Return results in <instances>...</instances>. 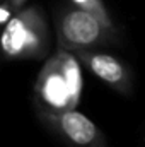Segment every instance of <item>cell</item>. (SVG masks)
<instances>
[{
    "label": "cell",
    "mask_w": 145,
    "mask_h": 147,
    "mask_svg": "<svg viewBox=\"0 0 145 147\" xmlns=\"http://www.w3.org/2000/svg\"><path fill=\"white\" fill-rule=\"evenodd\" d=\"M79 58L60 48L41 69L34 84V106L41 111L60 113L75 110L82 94Z\"/></svg>",
    "instance_id": "obj_1"
},
{
    "label": "cell",
    "mask_w": 145,
    "mask_h": 147,
    "mask_svg": "<svg viewBox=\"0 0 145 147\" xmlns=\"http://www.w3.org/2000/svg\"><path fill=\"white\" fill-rule=\"evenodd\" d=\"M50 39L44 12L28 5L9 17L0 33V50L7 60H41L50 51Z\"/></svg>",
    "instance_id": "obj_2"
},
{
    "label": "cell",
    "mask_w": 145,
    "mask_h": 147,
    "mask_svg": "<svg viewBox=\"0 0 145 147\" xmlns=\"http://www.w3.org/2000/svg\"><path fill=\"white\" fill-rule=\"evenodd\" d=\"M116 31L84 7H65L56 17V38L63 50H92L114 41Z\"/></svg>",
    "instance_id": "obj_3"
},
{
    "label": "cell",
    "mask_w": 145,
    "mask_h": 147,
    "mask_svg": "<svg viewBox=\"0 0 145 147\" xmlns=\"http://www.w3.org/2000/svg\"><path fill=\"white\" fill-rule=\"evenodd\" d=\"M36 111L39 120L70 147H108L101 128L91 118L77 110H67L60 113Z\"/></svg>",
    "instance_id": "obj_4"
},
{
    "label": "cell",
    "mask_w": 145,
    "mask_h": 147,
    "mask_svg": "<svg viewBox=\"0 0 145 147\" xmlns=\"http://www.w3.org/2000/svg\"><path fill=\"white\" fill-rule=\"evenodd\" d=\"M72 53L79 58L80 63H84L97 79H101L104 84H108L111 89L118 91L119 94H130L132 92V89H133L132 72L116 57H113L109 53L97 51L96 48L77 50Z\"/></svg>",
    "instance_id": "obj_5"
},
{
    "label": "cell",
    "mask_w": 145,
    "mask_h": 147,
    "mask_svg": "<svg viewBox=\"0 0 145 147\" xmlns=\"http://www.w3.org/2000/svg\"><path fill=\"white\" fill-rule=\"evenodd\" d=\"M75 2H79L80 3V7H84V9H87V10H91L92 14H96L106 26H111L113 28V24H111V21H109V16L108 12H106V9L103 7V3H101V0H75Z\"/></svg>",
    "instance_id": "obj_6"
},
{
    "label": "cell",
    "mask_w": 145,
    "mask_h": 147,
    "mask_svg": "<svg viewBox=\"0 0 145 147\" xmlns=\"http://www.w3.org/2000/svg\"><path fill=\"white\" fill-rule=\"evenodd\" d=\"M29 0H2L0 5V12H2V19L3 17H10L12 14H15L17 10H21L22 7H26Z\"/></svg>",
    "instance_id": "obj_7"
},
{
    "label": "cell",
    "mask_w": 145,
    "mask_h": 147,
    "mask_svg": "<svg viewBox=\"0 0 145 147\" xmlns=\"http://www.w3.org/2000/svg\"><path fill=\"white\" fill-rule=\"evenodd\" d=\"M0 22H2V21H0Z\"/></svg>",
    "instance_id": "obj_8"
}]
</instances>
